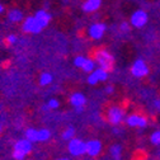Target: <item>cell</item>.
<instances>
[{
  "mask_svg": "<svg viewBox=\"0 0 160 160\" xmlns=\"http://www.w3.org/2000/svg\"><path fill=\"white\" fill-rule=\"evenodd\" d=\"M87 82H88L90 85H95V84H98V83H99V80H98L97 75H95L94 72H92V74H89V75H88Z\"/></svg>",
  "mask_w": 160,
  "mask_h": 160,
  "instance_id": "cell-24",
  "label": "cell"
},
{
  "mask_svg": "<svg viewBox=\"0 0 160 160\" xmlns=\"http://www.w3.org/2000/svg\"><path fill=\"white\" fill-rule=\"evenodd\" d=\"M42 111H48V107H47V104H46V106H43V107H42Z\"/></svg>",
  "mask_w": 160,
  "mask_h": 160,
  "instance_id": "cell-32",
  "label": "cell"
},
{
  "mask_svg": "<svg viewBox=\"0 0 160 160\" xmlns=\"http://www.w3.org/2000/svg\"><path fill=\"white\" fill-rule=\"evenodd\" d=\"M14 151L15 152H19L22 155H27L32 151V142L28 141L27 138H22V140H18L14 145Z\"/></svg>",
  "mask_w": 160,
  "mask_h": 160,
  "instance_id": "cell-9",
  "label": "cell"
},
{
  "mask_svg": "<svg viewBox=\"0 0 160 160\" xmlns=\"http://www.w3.org/2000/svg\"><path fill=\"white\" fill-rule=\"evenodd\" d=\"M34 18L38 21V23L45 28V27H47L48 23L51 22V18H52V17H51V14H50L48 12H46L45 9H39V10L36 12Z\"/></svg>",
  "mask_w": 160,
  "mask_h": 160,
  "instance_id": "cell-11",
  "label": "cell"
},
{
  "mask_svg": "<svg viewBox=\"0 0 160 160\" xmlns=\"http://www.w3.org/2000/svg\"><path fill=\"white\" fill-rule=\"evenodd\" d=\"M13 158H14L15 160H24L26 156L22 155V154H19V152H15V151H14V152H13Z\"/></svg>",
  "mask_w": 160,
  "mask_h": 160,
  "instance_id": "cell-27",
  "label": "cell"
},
{
  "mask_svg": "<svg viewBox=\"0 0 160 160\" xmlns=\"http://www.w3.org/2000/svg\"><path fill=\"white\" fill-rule=\"evenodd\" d=\"M70 103L75 107V108H80V107H84L85 103H87V98L83 93L80 92H76L74 94H71L70 97Z\"/></svg>",
  "mask_w": 160,
  "mask_h": 160,
  "instance_id": "cell-12",
  "label": "cell"
},
{
  "mask_svg": "<svg viewBox=\"0 0 160 160\" xmlns=\"http://www.w3.org/2000/svg\"><path fill=\"white\" fill-rule=\"evenodd\" d=\"M114 92V88L112 87V85H108V87H106V93L107 94H112Z\"/></svg>",
  "mask_w": 160,
  "mask_h": 160,
  "instance_id": "cell-29",
  "label": "cell"
},
{
  "mask_svg": "<svg viewBox=\"0 0 160 160\" xmlns=\"http://www.w3.org/2000/svg\"><path fill=\"white\" fill-rule=\"evenodd\" d=\"M126 123L130 127H140V128H142V127H145L148 125V119L142 114L133 113V114H130L128 117H126Z\"/></svg>",
  "mask_w": 160,
  "mask_h": 160,
  "instance_id": "cell-8",
  "label": "cell"
},
{
  "mask_svg": "<svg viewBox=\"0 0 160 160\" xmlns=\"http://www.w3.org/2000/svg\"><path fill=\"white\" fill-rule=\"evenodd\" d=\"M52 75L50 72H42L39 75V84L42 87H46V85H50L52 83Z\"/></svg>",
  "mask_w": 160,
  "mask_h": 160,
  "instance_id": "cell-15",
  "label": "cell"
},
{
  "mask_svg": "<svg viewBox=\"0 0 160 160\" xmlns=\"http://www.w3.org/2000/svg\"><path fill=\"white\" fill-rule=\"evenodd\" d=\"M109 151H111V155L113 156L114 160H119V159H121V146H119V145L111 146Z\"/></svg>",
  "mask_w": 160,
  "mask_h": 160,
  "instance_id": "cell-18",
  "label": "cell"
},
{
  "mask_svg": "<svg viewBox=\"0 0 160 160\" xmlns=\"http://www.w3.org/2000/svg\"><path fill=\"white\" fill-rule=\"evenodd\" d=\"M85 60H87V57H84V56H76V57L74 58V65H75L76 68L82 69L83 65H84V62H85Z\"/></svg>",
  "mask_w": 160,
  "mask_h": 160,
  "instance_id": "cell-23",
  "label": "cell"
},
{
  "mask_svg": "<svg viewBox=\"0 0 160 160\" xmlns=\"http://www.w3.org/2000/svg\"><path fill=\"white\" fill-rule=\"evenodd\" d=\"M101 5H102V0H85L82 8L84 13H93L101 8Z\"/></svg>",
  "mask_w": 160,
  "mask_h": 160,
  "instance_id": "cell-13",
  "label": "cell"
},
{
  "mask_svg": "<svg viewBox=\"0 0 160 160\" xmlns=\"http://www.w3.org/2000/svg\"><path fill=\"white\" fill-rule=\"evenodd\" d=\"M51 137V132L46 128L38 130V141H47V140Z\"/></svg>",
  "mask_w": 160,
  "mask_h": 160,
  "instance_id": "cell-19",
  "label": "cell"
},
{
  "mask_svg": "<svg viewBox=\"0 0 160 160\" xmlns=\"http://www.w3.org/2000/svg\"><path fill=\"white\" fill-rule=\"evenodd\" d=\"M131 74L135 78H144L149 74V66L142 58H137L131 66Z\"/></svg>",
  "mask_w": 160,
  "mask_h": 160,
  "instance_id": "cell-6",
  "label": "cell"
},
{
  "mask_svg": "<svg viewBox=\"0 0 160 160\" xmlns=\"http://www.w3.org/2000/svg\"><path fill=\"white\" fill-rule=\"evenodd\" d=\"M7 42H8L9 45H14V43L17 42V36H15V34H9V36L7 37Z\"/></svg>",
  "mask_w": 160,
  "mask_h": 160,
  "instance_id": "cell-26",
  "label": "cell"
},
{
  "mask_svg": "<svg viewBox=\"0 0 160 160\" xmlns=\"http://www.w3.org/2000/svg\"><path fill=\"white\" fill-rule=\"evenodd\" d=\"M87 145V152L85 154H89L90 156H97L99 155L102 150V142L99 140H90V141L85 142Z\"/></svg>",
  "mask_w": 160,
  "mask_h": 160,
  "instance_id": "cell-10",
  "label": "cell"
},
{
  "mask_svg": "<svg viewBox=\"0 0 160 160\" xmlns=\"http://www.w3.org/2000/svg\"><path fill=\"white\" fill-rule=\"evenodd\" d=\"M26 138L31 142H36L38 141V130L34 128H28L26 131Z\"/></svg>",
  "mask_w": 160,
  "mask_h": 160,
  "instance_id": "cell-17",
  "label": "cell"
},
{
  "mask_svg": "<svg viewBox=\"0 0 160 160\" xmlns=\"http://www.w3.org/2000/svg\"><path fill=\"white\" fill-rule=\"evenodd\" d=\"M3 12H4V5L0 3V13H3Z\"/></svg>",
  "mask_w": 160,
  "mask_h": 160,
  "instance_id": "cell-31",
  "label": "cell"
},
{
  "mask_svg": "<svg viewBox=\"0 0 160 160\" xmlns=\"http://www.w3.org/2000/svg\"><path fill=\"white\" fill-rule=\"evenodd\" d=\"M148 21H149V15L142 9L135 10L130 17V24L135 28H142L144 26H146Z\"/></svg>",
  "mask_w": 160,
  "mask_h": 160,
  "instance_id": "cell-2",
  "label": "cell"
},
{
  "mask_svg": "<svg viewBox=\"0 0 160 160\" xmlns=\"http://www.w3.org/2000/svg\"><path fill=\"white\" fill-rule=\"evenodd\" d=\"M8 19H9L12 23L22 22L23 21V13H22V10H19V9H12V10H9Z\"/></svg>",
  "mask_w": 160,
  "mask_h": 160,
  "instance_id": "cell-14",
  "label": "cell"
},
{
  "mask_svg": "<svg viewBox=\"0 0 160 160\" xmlns=\"http://www.w3.org/2000/svg\"><path fill=\"white\" fill-rule=\"evenodd\" d=\"M74 135H75L74 127H68V128L62 132V138H64V140H68V141H70V140L74 138Z\"/></svg>",
  "mask_w": 160,
  "mask_h": 160,
  "instance_id": "cell-21",
  "label": "cell"
},
{
  "mask_svg": "<svg viewBox=\"0 0 160 160\" xmlns=\"http://www.w3.org/2000/svg\"><path fill=\"white\" fill-rule=\"evenodd\" d=\"M154 107H155L158 111H160V99H156V101L154 102Z\"/></svg>",
  "mask_w": 160,
  "mask_h": 160,
  "instance_id": "cell-30",
  "label": "cell"
},
{
  "mask_svg": "<svg viewBox=\"0 0 160 160\" xmlns=\"http://www.w3.org/2000/svg\"><path fill=\"white\" fill-rule=\"evenodd\" d=\"M106 31H107V26L102 22H98V23H93L88 28V34L92 39H101L104 36Z\"/></svg>",
  "mask_w": 160,
  "mask_h": 160,
  "instance_id": "cell-7",
  "label": "cell"
},
{
  "mask_svg": "<svg viewBox=\"0 0 160 160\" xmlns=\"http://www.w3.org/2000/svg\"><path fill=\"white\" fill-rule=\"evenodd\" d=\"M57 160H69V159H66V158H61V159H57Z\"/></svg>",
  "mask_w": 160,
  "mask_h": 160,
  "instance_id": "cell-33",
  "label": "cell"
},
{
  "mask_svg": "<svg viewBox=\"0 0 160 160\" xmlns=\"http://www.w3.org/2000/svg\"><path fill=\"white\" fill-rule=\"evenodd\" d=\"M58 106H60V103H58L57 99H50V101L47 102L48 109H56V108H58Z\"/></svg>",
  "mask_w": 160,
  "mask_h": 160,
  "instance_id": "cell-25",
  "label": "cell"
},
{
  "mask_svg": "<svg viewBox=\"0 0 160 160\" xmlns=\"http://www.w3.org/2000/svg\"><path fill=\"white\" fill-rule=\"evenodd\" d=\"M121 31H123V32H127L128 29H130V23H127V22H123L122 24H121Z\"/></svg>",
  "mask_w": 160,
  "mask_h": 160,
  "instance_id": "cell-28",
  "label": "cell"
},
{
  "mask_svg": "<svg viewBox=\"0 0 160 160\" xmlns=\"http://www.w3.org/2000/svg\"><path fill=\"white\" fill-rule=\"evenodd\" d=\"M82 70L85 71V72H90L92 74L95 70V61L93 58H87L84 65H83V68H82Z\"/></svg>",
  "mask_w": 160,
  "mask_h": 160,
  "instance_id": "cell-16",
  "label": "cell"
},
{
  "mask_svg": "<svg viewBox=\"0 0 160 160\" xmlns=\"http://www.w3.org/2000/svg\"><path fill=\"white\" fill-rule=\"evenodd\" d=\"M93 56H94L93 60L95 61V64L99 65V69H102V70H104L107 72L113 70V68H114V57L109 51H107L104 48H98V50L94 51Z\"/></svg>",
  "mask_w": 160,
  "mask_h": 160,
  "instance_id": "cell-1",
  "label": "cell"
},
{
  "mask_svg": "<svg viewBox=\"0 0 160 160\" xmlns=\"http://www.w3.org/2000/svg\"><path fill=\"white\" fill-rule=\"evenodd\" d=\"M0 132H2V126H0Z\"/></svg>",
  "mask_w": 160,
  "mask_h": 160,
  "instance_id": "cell-34",
  "label": "cell"
},
{
  "mask_svg": "<svg viewBox=\"0 0 160 160\" xmlns=\"http://www.w3.org/2000/svg\"><path fill=\"white\" fill-rule=\"evenodd\" d=\"M95 75H97V78H98V80L99 82H106V80L108 79V72L107 71H104V70H102V69H95L94 71H93Z\"/></svg>",
  "mask_w": 160,
  "mask_h": 160,
  "instance_id": "cell-20",
  "label": "cell"
},
{
  "mask_svg": "<svg viewBox=\"0 0 160 160\" xmlns=\"http://www.w3.org/2000/svg\"><path fill=\"white\" fill-rule=\"evenodd\" d=\"M150 141L154 145H160V131H155L150 136Z\"/></svg>",
  "mask_w": 160,
  "mask_h": 160,
  "instance_id": "cell-22",
  "label": "cell"
},
{
  "mask_svg": "<svg viewBox=\"0 0 160 160\" xmlns=\"http://www.w3.org/2000/svg\"><path fill=\"white\" fill-rule=\"evenodd\" d=\"M125 118V112L122 108L117 106H112L107 111V119L112 125H119Z\"/></svg>",
  "mask_w": 160,
  "mask_h": 160,
  "instance_id": "cell-4",
  "label": "cell"
},
{
  "mask_svg": "<svg viewBox=\"0 0 160 160\" xmlns=\"http://www.w3.org/2000/svg\"><path fill=\"white\" fill-rule=\"evenodd\" d=\"M69 152L74 156H80V155H83L87 152V145L85 142L83 141V140H80V138H72L69 141Z\"/></svg>",
  "mask_w": 160,
  "mask_h": 160,
  "instance_id": "cell-5",
  "label": "cell"
},
{
  "mask_svg": "<svg viewBox=\"0 0 160 160\" xmlns=\"http://www.w3.org/2000/svg\"><path fill=\"white\" fill-rule=\"evenodd\" d=\"M22 29L23 32L26 33H33V34H37V33H41L43 27L38 23V21L33 17H27L23 22V26H22Z\"/></svg>",
  "mask_w": 160,
  "mask_h": 160,
  "instance_id": "cell-3",
  "label": "cell"
}]
</instances>
